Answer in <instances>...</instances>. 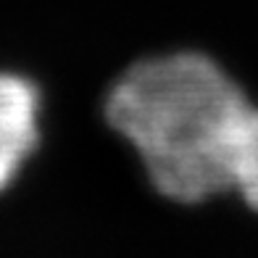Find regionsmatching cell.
<instances>
[{
	"label": "cell",
	"instance_id": "obj_1",
	"mask_svg": "<svg viewBox=\"0 0 258 258\" xmlns=\"http://www.w3.org/2000/svg\"><path fill=\"white\" fill-rule=\"evenodd\" d=\"M250 111L242 87L203 53L145 58L105 98V119L137 148L153 187L184 206L232 192Z\"/></svg>",
	"mask_w": 258,
	"mask_h": 258
},
{
	"label": "cell",
	"instance_id": "obj_2",
	"mask_svg": "<svg viewBox=\"0 0 258 258\" xmlns=\"http://www.w3.org/2000/svg\"><path fill=\"white\" fill-rule=\"evenodd\" d=\"M40 95L29 79L0 74V192L37 148Z\"/></svg>",
	"mask_w": 258,
	"mask_h": 258
},
{
	"label": "cell",
	"instance_id": "obj_3",
	"mask_svg": "<svg viewBox=\"0 0 258 258\" xmlns=\"http://www.w3.org/2000/svg\"><path fill=\"white\" fill-rule=\"evenodd\" d=\"M232 192L258 211V108L250 111L232 171Z\"/></svg>",
	"mask_w": 258,
	"mask_h": 258
}]
</instances>
